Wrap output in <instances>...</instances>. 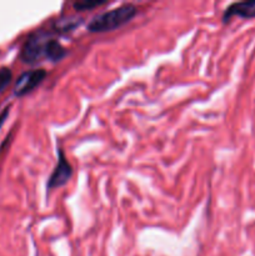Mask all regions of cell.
Wrapping results in <instances>:
<instances>
[{
    "mask_svg": "<svg viewBox=\"0 0 255 256\" xmlns=\"http://www.w3.org/2000/svg\"><path fill=\"white\" fill-rule=\"evenodd\" d=\"M55 32L52 30H35L28 35L20 52V59L25 64H36L46 59V49Z\"/></svg>",
    "mask_w": 255,
    "mask_h": 256,
    "instance_id": "obj_2",
    "label": "cell"
},
{
    "mask_svg": "<svg viewBox=\"0 0 255 256\" xmlns=\"http://www.w3.org/2000/svg\"><path fill=\"white\" fill-rule=\"evenodd\" d=\"M72 176V166L69 162V160L65 156L64 152L60 148L58 152V162L55 165L54 170L50 174L49 179H48L46 188L48 190H54L58 188H62L69 182V180Z\"/></svg>",
    "mask_w": 255,
    "mask_h": 256,
    "instance_id": "obj_3",
    "label": "cell"
},
{
    "mask_svg": "<svg viewBox=\"0 0 255 256\" xmlns=\"http://www.w3.org/2000/svg\"><path fill=\"white\" fill-rule=\"evenodd\" d=\"M48 72L45 69H32L19 75L14 84V94L16 96H25L36 89L45 80Z\"/></svg>",
    "mask_w": 255,
    "mask_h": 256,
    "instance_id": "obj_4",
    "label": "cell"
},
{
    "mask_svg": "<svg viewBox=\"0 0 255 256\" xmlns=\"http://www.w3.org/2000/svg\"><path fill=\"white\" fill-rule=\"evenodd\" d=\"M234 16L242 18V19H254L255 18V0H248V2H238L230 4L222 14V22L226 24L230 19Z\"/></svg>",
    "mask_w": 255,
    "mask_h": 256,
    "instance_id": "obj_5",
    "label": "cell"
},
{
    "mask_svg": "<svg viewBox=\"0 0 255 256\" xmlns=\"http://www.w3.org/2000/svg\"><path fill=\"white\" fill-rule=\"evenodd\" d=\"M12 80V72L9 68L2 66L0 68V94L9 86Z\"/></svg>",
    "mask_w": 255,
    "mask_h": 256,
    "instance_id": "obj_9",
    "label": "cell"
},
{
    "mask_svg": "<svg viewBox=\"0 0 255 256\" xmlns=\"http://www.w3.org/2000/svg\"><path fill=\"white\" fill-rule=\"evenodd\" d=\"M138 14V8L134 4H122L108 12L95 15L88 24L90 32H108L124 26L132 22Z\"/></svg>",
    "mask_w": 255,
    "mask_h": 256,
    "instance_id": "obj_1",
    "label": "cell"
},
{
    "mask_svg": "<svg viewBox=\"0 0 255 256\" xmlns=\"http://www.w3.org/2000/svg\"><path fill=\"white\" fill-rule=\"evenodd\" d=\"M82 22V18L79 16H65L55 20L52 22V32L55 34H68L80 26Z\"/></svg>",
    "mask_w": 255,
    "mask_h": 256,
    "instance_id": "obj_6",
    "label": "cell"
},
{
    "mask_svg": "<svg viewBox=\"0 0 255 256\" xmlns=\"http://www.w3.org/2000/svg\"><path fill=\"white\" fill-rule=\"evenodd\" d=\"M106 4V2H96V0H84V2H75L72 8L76 12H86V10H92L95 8L102 6Z\"/></svg>",
    "mask_w": 255,
    "mask_h": 256,
    "instance_id": "obj_8",
    "label": "cell"
},
{
    "mask_svg": "<svg viewBox=\"0 0 255 256\" xmlns=\"http://www.w3.org/2000/svg\"><path fill=\"white\" fill-rule=\"evenodd\" d=\"M68 54V50L65 49V46H62V42H58L56 39L52 38L48 44L46 49V60L50 62H59V60L64 59Z\"/></svg>",
    "mask_w": 255,
    "mask_h": 256,
    "instance_id": "obj_7",
    "label": "cell"
}]
</instances>
